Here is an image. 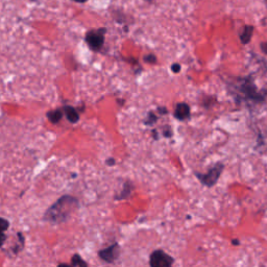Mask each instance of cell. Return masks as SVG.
Segmentation results:
<instances>
[{
  "label": "cell",
  "mask_w": 267,
  "mask_h": 267,
  "mask_svg": "<svg viewBox=\"0 0 267 267\" xmlns=\"http://www.w3.org/2000/svg\"><path fill=\"white\" fill-rule=\"evenodd\" d=\"M119 254H120V251H119L118 243H114L110 245L109 247H105L103 248V250L98 252L99 258L106 263H114L118 259Z\"/></svg>",
  "instance_id": "obj_5"
},
{
  "label": "cell",
  "mask_w": 267,
  "mask_h": 267,
  "mask_svg": "<svg viewBox=\"0 0 267 267\" xmlns=\"http://www.w3.org/2000/svg\"><path fill=\"white\" fill-rule=\"evenodd\" d=\"M72 2L78 3V4H86L88 2V0H72Z\"/></svg>",
  "instance_id": "obj_18"
},
{
  "label": "cell",
  "mask_w": 267,
  "mask_h": 267,
  "mask_svg": "<svg viewBox=\"0 0 267 267\" xmlns=\"http://www.w3.org/2000/svg\"><path fill=\"white\" fill-rule=\"evenodd\" d=\"M174 259L162 250H157L149 257V265L151 267H170L173 265Z\"/></svg>",
  "instance_id": "obj_4"
},
{
  "label": "cell",
  "mask_w": 267,
  "mask_h": 267,
  "mask_svg": "<svg viewBox=\"0 0 267 267\" xmlns=\"http://www.w3.org/2000/svg\"><path fill=\"white\" fill-rule=\"evenodd\" d=\"M261 49L265 53V55H267V42H263L261 44Z\"/></svg>",
  "instance_id": "obj_17"
},
{
  "label": "cell",
  "mask_w": 267,
  "mask_h": 267,
  "mask_svg": "<svg viewBox=\"0 0 267 267\" xmlns=\"http://www.w3.org/2000/svg\"><path fill=\"white\" fill-rule=\"evenodd\" d=\"M72 266H88V263L85 262L82 257L80 255H74L72 257V259H71V263H70Z\"/></svg>",
  "instance_id": "obj_12"
},
{
  "label": "cell",
  "mask_w": 267,
  "mask_h": 267,
  "mask_svg": "<svg viewBox=\"0 0 267 267\" xmlns=\"http://www.w3.org/2000/svg\"><path fill=\"white\" fill-rule=\"evenodd\" d=\"M253 32H254V27L252 25H247L244 27L243 31L240 34V40H241L242 44L250 43V41L253 37Z\"/></svg>",
  "instance_id": "obj_9"
},
{
  "label": "cell",
  "mask_w": 267,
  "mask_h": 267,
  "mask_svg": "<svg viewBox=\"0 0 267 267\" xmlns=\"http://www.w3.org/2000/svg\"><path fill=\"white\" fill-rule=\"evenodd\" d=\"M233 244H234V245H239V244H240V242H239V240H236V239H234V240H233Z\"/></svg>",
  "instance_id": "obj_19"
},
{
  "label": "cell",
  "mask_w": 267,
  "mask_h": 267,
  "mask_svg": "<svg viewBox=\"0 0 267 267\" xmlns=\"http://www.w3.org/2000/svg\"><path fill=\"white\" fill-rule=\"evenodd\" d=\"M106 165H109V166H113V165H115V160L113 159V158H110V159H108V160H106Z\"/></svg>",
  "instance_id": "obj_16"
},
{
  "label": "cell",
  "mask_w": 267,
  "mask_h": 267,
  "mask_svg": "<svg viewBox=\"0 0 267 267\" xmlns=\"http://www.w3.org/2000/svg\"><path fill=\"white\" fill-rule=\"evenodd\" d=\"M171 70L173 71L174 73H179L180 71H181V65L180 64H173L171 66Z\"/></svg>",
  "instance_id": "obj_15"
},
{
  "label": "cell",
  "mask_w": 267,
  "mask_h": 267,
  "mask_svg": "<svg viewBox=\"0 0 267 267\" xmlns=\"http://www.w3.org/2000/svg\"><path fill=\"white\" fill-rule=\"evenodd\" d=\"M9 226H10L9 221L3 217H0V247L5 244L7 240V235L5 234V232L9 228Z\"/></svg>",
  "instance_id": "obj_10"
},
{
  "label": "cell",
  "mask_w": 267,
  "mask_h": 267,
  "mask_svg": "<svg viewBox=\"0 0 267 267\" xmlns=\"http://www.w3.org/2000/svg\"><path fill=\"white\" fill-rule=\"evenodd\" d=\"M64 115L70 123H78L80 120V113L77 108L71 105H65L63 108Z\"/></svg>",
  "instance_id": "obj_7"
},
{
  "label": "cell",
  "mask_w": 267,
  "mask_h": 267,
  "mask_svg": "<svg viewBox=\"0 0 267 267\" xmlns=\"http://www.w3.org/2000/svg\"><path fill=\"white\" fill-rule=\"evenodd\" d=\"M144 61L148 64H155L157 62V58L154 55H147L146 57H144Z\"/></svg>",
  "instance_id": "obj_14"
},
{
  "label": "cell",
  "mask_w": 267,
  "mask_h": 267,
  "mask_svg": "<svg viewBox=\"0 0 267 267\" xmlns=\"http://www.w3.org/2000/svg\"><path fill=\"white\" fill-rule=\"evenodd\" d=\"M79 201L70 195H64L53 204L45 213L44 220L51 223L65 222L78 209Z\"/></svg>",
  "instance_id": "obj_1"
},
{
  "label": "cell",
  "mask_w": 267,
  "mask_h": 267,
  "mask_svg": "<svg viewBox=\"0 0 267 267\" xmlns=\"http://www.w3.org/2000/svg\"><path fill=\"white\" fill-rule=\"evenodd\" d=\"M157 120H158L157 116H156L152 112H149V113H148V117L146 118L145 123L147 124V126H151V124H154Z\"/></svg>",
  "instance_id": "obj_13"
},
{
  "label": "cell",
  "mask_w": 267,
  "mask_h": 267,
  "mask_svg": "<svg viewBox=\"0 0 267 267\" xmlns=\"http://www.w3.org/2000/svg\"><path fill=\"white\" fill-rule=\"evenodd\" d=\"M133 188H134V186L132 185V183H131V182H127L126 184L123 185V188H122V190H121L120 195H118V197H116L115 199H116L117 201H121V200H126V199H128V198L130 197V195H131L132 191H133Z\"/></svg>",
  "instance_id": "obj_11"
},
{
  "label": "cell",
  "mask_w": 267,
  "mask_h": 267,
  "mask_svg": "<svg viewBox=\"0 0 267 267\" xmlns=\"http://www.w3.org/2000/svg\"><path fill=\"white\" fill-rule=\"evenodd\" d=\"M106 29L105 28H97L91 29L86 33L85 41L88 44L89 48L93 51H99L104 43V35Z\"/></svg>",
  "instance_id": "obj_2"
},
{
  "label": "cell",
  "mask_w": 267,
  "mask_h": 267,
  "mask_svg": "<svg viewBox=\"0 0 267 267\" xmlns=\"http://www.w3.org/2000/svg\"><path fill=\"white\" fill-rule=\"evenodd\" d=\"M223 170V165L222 164H217L212 169H210L206 174H200L198 173L197 176L199 177V180L207 187H212L216 184L218 181L219 176L221 175V172Z\"/></svg>",
  "instance_id": "obj_3"
},
{
  "label": "cell",
  "mask_w": 267,
  "mask_h": 267,
  "mask_svg": "<svg viewBox=\"0 0 267 267\" xmlns=\"http://www.w3.org/2000/svg\"><path fill=\"white\" fill-rule=\"evenodd\" d=\"M64 116V112L62 109H56L47 112V118L52 124H57L59 123Z\"/></svg>",
  "instance_id": "obj_8"
},
{
  "label": "cell",
  "mask_w": 267,
  "mask_h": 267,
  "mask_svg": "<svg viewBox=\"0 0 267 267\" xmlns=\"http://www.w3.org/2000/svg\"><path fill=\"white\" fill-rule=\"evenodd\" d=\"M174 117L179 120L188 119L190 117V106L185 102L177 103L174 110Z\"/></svg>",
  "instance_id": "obj_6"
}]
</instances>
